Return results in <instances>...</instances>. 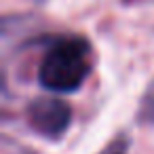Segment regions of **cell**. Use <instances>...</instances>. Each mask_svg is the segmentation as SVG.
Segmentation results:
<instances>
[{"instance_id": "obj_1", "label": "cell", "mask_w": 154, "mask_h": 154, "mask_svg": "<svg viewBox=\"0 0 154 154\" xmlns=\"http://www.w3.org/2000/svg\"><path fill=\"white\" fill-rule=\"evenodd\" d=\"M91 72V49L80 36H59L38 66V80L51 93H74Z\"/></svg>"}, {"instance_id": "obj_3", "label": "cell", "mask_w": 154, "mask_h": 154, "mask_svg": "<svg viewBox=\"0 0 154 154\" xmlns=\"http://www.w3.org/2000/svg\"><path fill=\"white\" fill-rule=\"evenodd\" d=\"M127 150H129V141H127V137H116V139L110 141L99 154H127Z\"/></svg>"}, {"instance_id": "obj_2", "label": "cell", "mask_w": 154, "mask_h": 154, "mask_svg": "<svg viewBox=\"0 0 154 154\" xmlns=\"http://www.w3.org/2000/svg\"><path fill=\"white\" fill-rule=\"evenodd\" d=\"M70 106L59 97H40L28 106L30 125L45 137H61L70 127Z\"/></svg>"}]
</instances>
